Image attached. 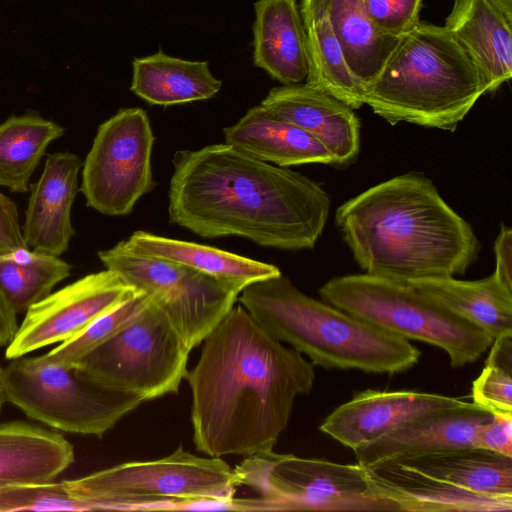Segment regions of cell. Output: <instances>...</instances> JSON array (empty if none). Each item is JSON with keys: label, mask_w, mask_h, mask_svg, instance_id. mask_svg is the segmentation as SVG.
<instances>
[{"label": "cell", "mask_w": 512, "mask_h": 512, "mask_svg": "<svg viewBox=\"0 0 512 512\" xmlns=\"http://www.w3.org/2000/svg\"><path fill=\"white\" fill-rule=\"evenodd\" d=\"M71 265L56 255L21 248L0 254V290L16 313L26 312L70 275Z\"/></svg>", "instance_id": "obj_30"}, {"label": "cell", "mask_w": 512, "mask_h": 512, "mask_svg": "<svg viewBox=\"0 0 512 512\" xmlns=\"http://www.w3.org/2000/svg\"><path fill=\"white\" fill-rule=\"evenodd\" d=\"M130 90L153 105L169 106L212 98L222 87L206 61L165 54L134 59Z\"/></svg>", "instance_id": "obj_25"}, {"label": "cell", "mask_w": 512, "mask_h": 512, "mask_svg": "<svg viewBox=\"0 0 512 512\" xmlns=\"http://www.w3.org/2000/svg\"><path fill=\"white\" fill-rule=\"evenodd\" d=\"M253 25V59L284 85L308 75L306 34L297 0H258Z\"/></svg>", "instance_id": "obj_20"}, {"label": "cell", "mask_w": 512, "mask_h": 512, "mask_svg": "<svg viewBox=\"0 0 512 512\" xmlns=\"http://www.w3.org/2000/svg\"><path fill=\"white\" fill-rule=\"evenodd\" d=\"M150 300L138 291L113 310L92 322L73 338L61 342L44 357L58 364H77L92 350L109 340L139 315Z\"/></svg>", "instance_id": "obj_31"}, {"label": "cell", "mask_w": 512, "mask_h": 512, "mask_svg": "<svg viewBox=\"0 0 512 512\" xmlns=\"http://www.w3.org/2000/svg\"><path fill=\"white\" fill-rule=\"evenodd\" d=\"M300 13L309 67L305 83L351 109L362 107L364 87L351 72L326 12L316 0H303Z\"/></svg>", "instance_id": "obj_27"}, {"label": "cell", "mask_w": 512, "mask_h": 512, "mask_svg": "<svg viewBox=\"0 0 512 512\" xmlns=\"http://www.w3.org/2000/svg\"><path fill=\"white\" fill-rule=\"evenodd\" d=\"M4 400L54 429L101 438L145 401L104 387L77 364L18 357L1 371Z\"/></svg>", "instance_id": "obj_9"}, {"label": "cell", "mask_w": 512, "mask_h": 512, "mask_svg": "<svg viewBox=\"0 0 512 512\" xmlns=\"http://www.w3.org/2000/svg\"><path fill=\"white\" fill-rule=\"evenodd\" d=\"M92 510H183L184 502H231L238 482L221 457H199L179 446L167 457L125 462L61 482Z\"/></svg>", "instance_id": "obj_7"}, {"label": "cell", "mask_w": 512, "mask_h": 512, "mask_svg": "<svg viewBox=\"0 0 512 512\" xmlns=\"http://www.w3.org/2000/svg\"><path fill=\"white\" fill-rule=\"evenodd\" d=\"M511 23L488 0H453L445 29L470 59L486 92L512 76Z\"/></svg>", "instance_id": "obj_19"}, {"label": "cell", "mask_w": 512, "mask_h": 512, "mask_svg": "<svg viewBox=\"0 0 512 512\" xmlns=\"http://www.w3.org/2000/svg\"><path fill=\"white\" fill-rule=\"evenodd\" d=\"M98 257L106 269L155 301L191 350L203 342L239 296L213 276L138 253L125 240L99 251Z\"/></svg>", "instance_id": "obj_11"}, {"label": "cell", "mask_w": 512, "mask_h": 512, "mask_svg": "<svg viewBox=\"0 0 512 512\" xmlns=\"http://www.w3.org/2000/svg\"><path fill=\"white\" fill-rule=\"evenodd\" d=\"M139 290L117 272L92 273L32 305L5 351L8 360L67 341Z\"/></svg>", "instance_id": "obj_13"}, {"label": "cell", "mask_w": 512, "mask_h": 512, "mask_svg": "<svg viewBox=\"0 0 512 512\" xmlns=\"http://www.w3.org/2000/svg\"><path fill=\"white\" fill-rule=\"evenodd\" d=\"M88 511L87 503L71 497L62 483L0 485V511Z\"/></svg>", "instance_id": "obj_33"}, {"label": "cell", "mask_w": 512, "mask_h": 512, "mask_svg": "<svg viewBox=\"0 0 512 512\" xmlns=\"http://www.w3.org/2000/svg\"><path fill=\"white\" fill-rule=\"evenodd\" d=\"M73 461L61 434L22 421L0 424V485L51 482Z\"/></svg>", "instance_id": "obj_22"}, {"label": "cell", "mask_w": 512, "mask_h": 512, "mask_svg": "<svg viewBox=\"0 0 512 512\" xmlns=\"http://www.w3.org/2000/svg\"><path fill=\"white\" fill-rule=\"evenodd\" d=\"M155 141L141 108H125L100 124L83 163L80 191L88 207L110 216L132 212L155 187L151 154Z\"/></svg>", "instance_id": "obj_12"}, {"label": "cell", "mask_w": 512, "mask_h": 512, "mask_svg": "<svg viewBox=\"0 0 512 512\" xmlns=\"http://www.w3.org/2000/svg\"><path fill=\"white\" fill-rule=\"evenodd\" d=\"M493 414L475 404L461 405L415 418L380 438L354 449L357 463H380L463 447H477L480 428Z\"/></svg>", "instance_id": "obj_14"}, {"label": "cell", "mask_w": 512, "mask_h": 512, "mask_svg": "<svg viewBox=\"0 0 512 512\" xmlns=\"http://www.w3.org/2000/svg\"><path fill=\"white\" fill-rule=\"evenodd\" d=\"M63 133L59 124L35 114L12 116L1 123L0 186L11 192H27L49 144Z\"/></svg>", "instance_id": "obj_29"}, {"label": "cell", "mask_w": 512, "mask_h": 512, "mask_svg": "<svg viewBox=\"0 0 512 512\" xmlns=\"http://www.w3.org/2000/svg\"><path fill=\"white\" fill-rule=\"evenodd\" d=\"M261 105L316 138L331 153L333 165L356 159L360 122L353 109L306 83L272 88Z\"/></svg>", "instance_id": "obj_16"}, {"label": "cell", "mask_w": 512, "mask_h": 512, "mask_svg": "<svg viewBox=\"0 0 512 512\" xmlns=\"http://www.w3.org/2000/svg\"><path fill=\"white\" fill-rule=\"evenodd\" d=\"M472 385L473 402L491 413H512V332L495 338Z\"/></svg>", "instance_id": "obj_32"}, {"label": "cell", "mask_w": 512, "mask_h": 512, "mask_svg": "<svg viewBox=\"0 0 512 512\" xmlns=\"http://www.w3.org/2000/svg\"><path fill=\"white\" fill-rule=\"evenodd\" d=\"M372 25L382 34L401 37L420 21L422 0H361Z\"/></svg>", "instance_id": "obj_34"}, {"label": "cell", "mask_w": 512, "mask_h": 512, "mask_svg": "<svg viewBox=\"0 0 512 512\" xmlns=\"http://www.w3.org/2000/svg\"><path fill=\"white\" fill-rule=\"evenodd\" d=\"M454 397L416 391L367 389L337 407L319 429L352 450L423 415L456 407Z\"/></svg>", "instance_id": "obj_15"}, {"label": "cell", "mask_w": 512, "mask_h": 512, "mask_svg": "<svg viewBox=\"0 0 512 512\" xmlns=\"http://www.w3.org/2000/svg\"><path fill=\"white\" fill-rule=\"evenodd\" d=\"M470 491L512 498V457L480 447H463L393 460Z\"/></svg>", "instance_id": "obj_26"}, {"label": "cell", "mask_w": 512, "mask_h": 512, "mask_svg": "<svg viewBox=\"0 0 512 512\" xmlns=\"http://www.w3.org/2000/svg\"><path fill=\"white\" fill-rule=\"evenodd\" d=\"M1 371H2V368H0V411H1L3 401H5L4 396H3L2 383H1Z\"/></svg>", "instance_id": "obj_40"}, {"label": "cell", "mask_w": 512, "mask_h": 512, "mask_svg": "<svg viewBox=\"0 0 512 512\" xmlns=\"http://www.w3.org/2000/svg\"><path fill=\"white\" fill-rule=\"evenodd\" d=\"M81 160L70 152L49 154L31 193L22 228L26 246L56 256L63 254L75 234L71 208L78 191Z\"/></svg>", "instance_id": "obj_17"}, {"label": "cell", "mask_w": 512, "mask_h": 512, "mask_svg": "<svg viewBox=\"0 0 512 512\" xmlns=\"http://www.w3.org/2000/svg\"><path fill=\"white\" fill-rule=\"evenodd\" d=\"M225 143L279 167L320 163L333 165L331 153L312 135L274 116L261 104L224 128Z\"/></svg>", "instance_id": "obj_21"}, {"label": "cell", "mask_w": 512, "mask_h": 512, "mask_svg": "<svg viewBox=\"0 0 512 512\" xmlns=\"http://www.w3.org/2000/svg\"><path fill=\"white\" fill-rule=\"evenodd\" d=\"M477 435L476 446L512 457V413H492Z\"/></svg>", "instance_id": "obj_35"}, {"label": "cell", "mask_w": 512, "mask_h": 512, "mask_svg": "<svg viewBox=\"0 0 512 512\" xmlns=\"http://www.w3.org/2000/svg\"><path fill=\"white\" fill-rule=\"evenodd\" d=\"M512 24V0H488Z\"/></svg>", "instance_id": "obj_39"}, {"label": "cell", "mask_w": 512, "mask_h": 512, "mask_svg": "<svg viewBox=\"0 0 512 512\" xmlns=\"http://www.w3.org/2000/svg\"><path fill=\"white\" fill-rule=\"evenodd\" d=\"M326 12L355 78L365 87L380 73L401 37L379 32L361 0H316Z\"/></svg>", "instance_id": "obj_28"}, {"label": "cell", "mask_w": 512, "mask_h": 512, "mask_svg": "<svg viewBox=\"0 0 512 512\" xmlns=\"http://www.w3.org/2000/svg\"><path fill=\"white\" fill-rule=\"evenodd\" d=\"M18 327L17 313L0 290V348L11 343Z\"/></svg>", "instance_id": "obj_38"}, {"label": "cell", "mask_w": 512, "mask_h": 512, "mask_svg": "<svg viewBox=\"0 0 512 512\" xmlns=\"http://www.w3.org/2000/svg\"><path fill=\"white\" fill-rule=\"evenodd\" d=\"M202 343L197 364L185 376L197 451L246 457L273 449L295 398L313 387L314 365L242 306L233 307Z\"/></svg>", "instance_id": "obj_1"}, {"label": "cell", "mask_w": 512, "mask_h": 512, "mask_svg": "<svg viewBox=\"0 0 512 512\" xmlns=\"http://www.w3.org/2000/svg\"><path fill=\"white\" fill-rule=\"evenodd\" d=\"M172 164L169 220L201 237L301 250L313 248L324 230L330 197L298 172L226 143L178 150Z\"/></svg>", "instance_id": "obj_2"}, {"label": "cell", "mask_w": 512, "mask_h": 512, "mask_svg": "<svg viewBox=\"0 0 512 512\" xmlns=\"http://www.w3.org/2000/svg\"><path fill=\"white\" fill-rule=\"evenodd\" d=\"M28 248L19 224L16 204L0 191V254Z\"/></svg>", "instance_id": "obj_36"}, {"label": "cell", "mask_w": 512, "mask_h": 512, "mask_svg": "<svg viewBox=\"0 0 512 512\" xmlns=\"http://www.w3.org/2000/svg\"><path fill=\"white\" fill-rule=\"evenodd\" d=\"M484 330L493 340L512 332V288L493 272L479 280L437 277L407 282Z\"/></svg>", "instance_id": "obj_24"}, {"label": "cell", "mask_w": 512, "mask_h": 512, "mask_svg": "<svg viewBox=\"0 0 512 512\" xmlns=\"http://www.w3.org/2000/svg\"><path fill=\"white\" fill-rule=\"evenodd\" d=\"M125 241L138 253L181 264L213 276L239 294L252 283L281 274L278 267L269 263L145 231H135Z\"/></svg>", "instance_id": "obj_23"}, {"label": "cell", "mask_w": 512, "mask_h": 512, "mask_svg": "<svg viewBox=\"0 0 512 512\" xmlns=\"http://www.w3.org/2000/svg\"><path fill=\"white\" fill-rule=\"evenodd\" d=\"M321 300L387 333L441 348L454 368L476 361L493 339L408 283L366 273L334 277Z\"/></svg>", "instance_id": "obj_6"}, {"label": "cell", "mask_w": 512, "mask_h": 512, "mask_svg": "<svg viewBox=\"0 0 512 512\" xmlns=\"http://www.w3.org/2000/svg\"><path fill=\"white\" fill-rule=\"evenodd\" d=\"M377 494L409 512H507L512 498L470 491L395 461L365 467Z\"/></svg>", "instance_id": "obj_18"}, {"label": "cell", "mask_w": 512, "mask_h": 512, "mask_svg": "<svg viewBox=\"0 0 512 512\" xmlns=\"http://www.w3.org/2000/svg\"><path fill=\"white\" fill-rule=\"evenodd\" d=\"M190 352L166 313L150 298L136 318L77 365L98 384L147 402L178 393Z\"/></svg>", "instance_id": "obj_10"}, {"label": "cell", "mask_w": 512, "mask_h": 512, "mask_svg": "<svg viewBox=\"0 0 512 512\" xmlns=\"http://www.w3.org/2000/svg\"><path fill=\"white\" fill-rule=\"evenodd\" d=\"M496 266L494 273L509 288H512V231L502 224L494 243Z\"/></svg>", "instance_id": "obj_37"}, {"label": "cell", "mask_w": 512, "mask_h": 512, "mask_svg": "<svg viewBox=\"0 0 512 512\" xmlns=\"http://www.w3.org/2000/svg\"><path fill=\"white\" fill-rule=\"evenodd\" d=\"M238 296L275 339L325 369L394 374L413 367L420 350L300 291L282 274L247 286Z\"/></svg>", "instance_id": "obj_4"}, {"label": "cell", "mask_w": 512, "mask_h": 512, "mask_svg": "<svg viewBox=\"0 0 512 512\" xmlns=\"http://www.w3.org/2000/svg\"><path fill=\"white\" fill-rule=\"evenodd\" d=\"M335 221L362 270L396 282L463 274L480 248L472 226L417 173L349 199Z\"/></svg>", "instance_id": "obj_3"}, {"label": "cell", "mask_w": 512, "mask_h": 512, "mask_svg": "<svg viewBox=\"0 0 512 512\" xmlns=\"http://www.w3.org/2000/svg\"><path fill=\"white\" fill-rule=\"evenodd\" d=\"M484 93L479 73L445 27L419 21L365 87L364 104L391 125L454 131Z\"/></svg>", "instance_id": "obj_5"}, {"label": "cell", "mask_w": 512, "mask_h": 512, "mask_svg": "<svg viewBox=\"0 0 512 512\" xmlns=\"http://www.w3.org/2000/svg\"><path fill=\"white\" fill-rule=\"evenodd\" d=\"M238 486L258 498H246L247 511H399L380 497L359 463L341 464L271 450L244 459L233 469Z\"/></svg>", "instance_id": "obj_8"}]
</instances>
